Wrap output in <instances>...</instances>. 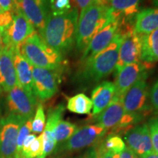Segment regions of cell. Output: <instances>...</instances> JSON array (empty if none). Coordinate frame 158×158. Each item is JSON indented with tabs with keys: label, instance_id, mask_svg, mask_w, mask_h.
Segmentation results:
<instances>
[{
	"label": "cell",
	"instance_id": "6da1fadb",
	"mask_svg": "<svg viewBox=\"0 0 158 158\" xmlns=\"http://www.w3.org/2000/svg\"><path fill=\"white\" fill-rule=\"evenodd\" d=\"M122 39L123 35L117 30L107 47L81 62L76 75V82L83 86H90L109 76L117 62Z\"/></svg>",
	"mask_w": 158,
	"mask_h": 158
},
{
	"label": "cell",
	"instance_id": "7a4b0ae2",
	"mask_svg": "<svg viewBox=\"0 0 158 158\" xmlns=\"http://www.w3.org/2000/svg\"><path fill=\"white\" fill-rule=\"evenodd\" d=\"M78 10L73 7L62 15L50 14L45 27L39 32L43 40L57 52L64 55L73 48L76 42Z\"/></svg>",
	"mask_w": 158,
	"mask_h": 158
},
{
	"label": "cell",
	"instance_id": "3957f363",
	"mask_svg": "<svg viewBox=\"0 0 158 158\" xmlns=\"http://www.w3.org/2000/svg\"><path fill=\"white\" fill-rule=\"evenodd\" d=\"M113 19L108 5L100 4H94L81 13L75 42L77 52L83 54L96 33Z\"/></svg>",
	"mask_w": 158,
	"mask_h": 158
},
{
	"label": "cell",
	"instance_id": "277c9868",
	"mask_svg": "<svg viewBox=\"0 0 158 158\" xmlns=\"http://www.w3.org/2000/svg\"><path fill=\"white\" fill-rule=\"evenodd\" d=\"M20 51L33 67L61 71L64 65L63 55L49 47L36 32L22 43Z\"/></svg>",
	"mask_w": 158,
	"mask_h": 158
},
{
	"label": "cell",
	"instance_id": "5b68a950",
	"mask_svg": "<svg viewBox=\"0 0 158 158\" xmlns=\"http://www.w3.org/2000/svg\"><path fill=\"white\" fill-rule=\"evenodd\" d=\"M147 77L148 72L142 75L124 94L123 105L125 114L144 117L152 110L149 102Z\"/></svg>",
	"mask_w": 158,
	"mask_h": 158
},
{
	"label": "cell",
	"instance_id": "8992f818",
	"mask_svg": "<svg viewBox=\"0 0 158 158\" xmlns=\"http://www.w3.org/2000/svg\"><path fill=\"white\" fill-rule=\"evenodd\" d=\"M25 122L10 114L0 119V158H15L18 135Z\"/></svg>",
	"mask_w": 158,
	"mask_h": 158
},
{
	"label": "cell",
	"instance_id": "52a82bcc",
	"mask_svg": "<svg viewBox=\"0 0 158 158\" xmlns=\"http://www.w3.org/2000/svg\"><path fill=\"white\" fill-rule=\"evenodd\" d=\"M106 133L107 130L98 124L78 128L68 141L61 143L56 152H74L90 147L101 141Z\"/></svg>",
	"mask_w": 158,
	"mask_h": 158
},
{
	"label": "cell",
	"instance_id": "ba28073f",
	"mask_svg": "<svg viewBox=\"0 0 158 158\" xmlns=\"http://www.w3.org/2000/svg\"><path fill=\"white\" fill-rule=\"evenodd\" d=\"M60 72L32 66V89L35 96L41 101L54 97L58 92Z\"/></svg>",
	"mask_w": 158,
	"mask_h": 158
},
{
	"label": "cell",
	"instance_id": "9c48e42d",
	"mask_svg": "<svg viewBox=\"0 0 158 158\" xmlns=\"http://www.w3.org/2000/svg\"><path fill=\"white\" fill-rule=\"evenodd\" d=\"M7 106L9 114L18 116L27 121L33 118L37 108L36 97L33 92L15 86L7 92Z\"/></svg>",
	"mask_w": 158,
	"mask_h": 158
},
{
	"label": "cell",
	"instance_id": "30bf717a",
	"mask_svg": "<svg viewBox=\"0 0 158 158\" xmlns=\"http://www.w3.org/2000/svg\"><path fill=\"white\" fill-rule=\"evenodd\" d=\"M35 29L18 7L13 12V20L10 27L1 35L3 45L20 48L22 43L33 33Z\"/></svg>",
	"mask_w": 158,
	"mask_h": 158
},
{
	"label": "cell",
	"instance_id": "8fae6325",
	"mask_svg": "<svg viewBox=\"0 0 158 158\" xmlns=\"http://www.w3.org/2000/svg\"><path fill=\"white\" fill-rule=\"evenodd\" d=\"M122 34L123 35V39L120 45L118 60L114 68L115 75L124 67L141 61V37L134 31L133 27L128 29Z\"/></svg>",
	"mask_w": 158,
	"mask_h": 158
},
{
	"label": "cell",
	"instance_id": "7c38bea8",
	"mask_svg": "<svg viewBox=\"0 0 158 158\" xmlns=\"http://www.w3.org/2000/svg\"><path fill=\"white\" fill-rule=\"evenodd\" d=\"M127 147L139 157L154 152L148 124H143L130 128L124 135Z\"/></svg>",
	"mask_w": 158,
	"mask_h": 158
},
{
	"label": "cell",
	"instance_id": "4fadbf2b",
	"mask_svg": "<svg viewBox=\"0 0 158 158\" xmlns=\"http://www.w3.org/2000/svg\"><path fill=\"white\" fill-rule=\"evenodd\" d=\"M19 6L38 32L43 30L51 14L49 0H21Z\"/></svg>",
	"mask_w": 158,
	"mask_h": 158
},
{
	"label": "cell",
	"instance_id": "5bb4252c",
	"mask_svg": "<svg viewBox=\"0 0 158 158\" xmlns=\"http://www.w3.org/2000/svg\"><path fill=\"white\" fill-rule=\"evenodd\" d=\"M150 68H152L151 64L142 61L124 67L116 75V79L114 83L116 87L115 95L124 98L129 89L142 75L147 73Z\"/></svg>",
	"mask_w": 158,
	"mask_h": 158
},
{
	"label": "cell",
	"instance_id": "9a60e30c",
	"mask_svg": "<svg viewBox=\"0 0 158 158\" xmlns=\"http://www.w3.org/2000/svg\"><path fill=\"white\" fill-rule=\"evenodd\" d=\"M118 21L113 19L108 22L92 37L86 49L83 52L81 61L92 57L107 47L117 32Z\"/></svg>",
	"mask_w": 158,
	"mask_h": 158
},
{
	"label": "cell",
	"instance_id": "2e32d148",
	"mask_svg": "<svg viewBox=\"0 0 158 158\" xmlns=\"http://www.w3.org/2000/svg\"><path fill=\"white\" fill-rule=\"evenodd\" d=\"M10 45H3L0 51V88L9 92L18 86L13 61V49Z\"/></svg>",
	"mask_w": 158,
	"mask_h": 158
},
{
	"label": "cell",
	"instance_id": "e0dca14e",
	"mask_svg": "<svg viewBox=\"0 0 158 158\" xmlns=\"http://www.w3.org/2000/svg\"><path fill=\"white\" fill-rule=\"evenodd\" d=\"M65 109L63 104H59L56 107L49 109L48 118L42 135L43 138V152L40 158H45L54 151L56 147L54 130L56 125L62 120Z\"/></svg>",
	"mask_w": 158,
	"mask_h": 158
},
{
	"label": "cell",
	"instance_id": "ac0fdd59",
	"mask_svg": "<svg viewBox=\"0 0 158 158\" xmlns=\"http://www.w3.org/2000/svg\"><path fill=\"white\" fill-rule=\"evenodd\" d=\"M124 98L114 94L109 105L100 114L96 116L97 124L106 130H114L117 127L124 115Z\"/></svg>",
	"mask_w": 158,
	"mask_h": 158
},
{
	"label": "cell",
	"instance_id": "d6986e66",
	"mask_svg": "<svg viewBox=\"0 0 158 158\" xmlns=\"http://www.w3.org/2000/svg\"><path fill=\"white\" fill-rule=\"evenodd\" d=\"M143 0H110L108 3L110 13L119 23H134Z\"/></svg>",
	"mask_w": 158,
	"mask_h": 158
},
{
	"label": "cell",
	"instance_id": "ffe728a7",
	"mask_svg": "<svg viewBox=\"0 0 158 158\" xmlns=\"http://www.w3.org/2000/svg\"><path fill=\"white\" fill-rule=\"evenodd\" d=\"M13 61L18 86L27 92H33L32 66L21 54L20 48L13 49Z\"/></svg>",
	"mask_w": 158,
	"mask_h": 158
},
{
	"label": "cell",
	"instance_id": "44dd1931",
	"mask_svg": "<svg viewBox=\"0 0 158 158\" xmlns=\"http://www.w3.org/2000/svg\"><path fill=\"white\" fill-rule=\"evenodd\" d=\"M133 29L139 36L149 35L158 29V8L147 7L139 10L134 20Z\"/></svg>",
	"mask_w": 158,
	"mask_h": 158
},
{
	"label": "cell",
	"instance_id": "7402d4cb",
	"mask_svg": "<svg viewBox=\"0 0 158 158\" xmlns=\"http://www.w3.org/2000/svg\"><path fill=\"white\" fill-rule=\"evenodd\" d=\"M116 93L115 84L110 81H102L92 92V101L93 104L92 115L100 114L109 105Z\"/></svg>",
	"mask_w": 158,
	"mask_h": 158
},
{
	"label": "cell",
	"instance_id": "603a6c76",
	"mask_svg": "<svg viewBox=\"0 0 158 158\" xmlns=\"http://www.w3.org/2000/svg\"><path fill=\"white\" fill-rule=\"evenodd\" d=\"M141 60L152 64L158 62V29L147 35H142Z\"/></svg>",
	"mask_w": 158,
	"mask_h": 158
},
{
	"label": "cell",
	"instance_id": "cb8c5ba5",
	"mask_svg": "<svg viewBox=\"0 0 158 158\" xmlns=\"http://www.w3.org/2000/svg\"><path fill=\"white\" fill-rule=\"evenodd\" d=\"M93 108V104L91 99L84 94H78L68 99L67 108L78 114H89Z\"/></svg>",
	"mask_w": 158,
	"mask_h": 158
},
{
	"label": "cell",
	"instance_id": "d4e9b609",
	"mask_svg": "<svg viewBox=\"0 0 158 158\" xmlns=\"http://www.w3.org/2000/svg\"><path fill=\"white\" fill-rule=\"evenodd\" d=\"M77 130L76 124L61 120L54 130L56 143H62L70 138Z\"/></svg>",
	"mask_w": 158,
	"mask_h": 158
},
{
	"label": "cell",
	"instance_id": "484cf974",
	"mask_svg": "<svg viewBox=\"0 0 158 158\" xmlns=\"http://www.w3.org/2000/svg\"><path fill=\"white\" fill-rule=\"evenodd\" d=\"M102 144L105 149H107L108 151L111 152L114 154H117V155H119L127 147L122 138L116 135L108 136Z\"/></svg>",
	"mask_w": 158,
	"mask_h": 158
},
{
	"label": "cell",
	"instance_id": "4316f807",
	"mask_svg": "<svg viewBox=\"0 0 158 158\" xmlns=\"http://www.w3.org/2000/svg\"><path fill=\"white\" fill-rule=\"evenodd\" d=\"M45 126V115L42 103L37 105L34 118L31 123V131L33 134L42 133Z\"/></svg>",
	"mask_w": 158,
	"mask_h": 158
},
{
	"label": "cell",
	"instance_id": "83f0119b",
	"mask_svg": "<svg viewBox=\"0 0 158 158\" xmlns=\"http://www.w3.org/2000/svg\"><path fill=\"white\" fill-rule=\"evenodd\" d=\"M73 0H49L51 14L62 15L68 13L73 8Z\"/></svg>",
	"mask_w": 158,
	"mask_h": 158
},
{
	"label": "cell",
	"instance_id": "f1b7e54d",
	"mask_svg": "<svg viewBox=\"0 0 158 158\" xmlns=\"http://www.w3.org/2000/svg\"><path fill=\"white\" fill-rule=\"evenodd\" d=\"M43 152V138L40 134L36 137L27 151L23 152L25 158H40Z\"/></svg>",
	"mask_w": 158,
	"mask_h": 158
},
{
	"label": "cell",
	"instance_id": "f546056e",
	"mask_svg": "<svg viewBox=\"0 0 158 158\" xmlns=\"http://www.w3.org/2000/svg\"><path fill=\"white\" fill-rule=\"evenodd\" d=\"M148 125H149L154 152L158 155V117L152 118Z\"/></svg>",
	"mask_w": 158,
	"mask_h": 158
},
{
	"label": "cell",
	"instance_id": "4dcf8cb0",
	"mask_svg": "<svg viewBox=\"0 0 158 158\" xmlns=\"http://www.w3.org/2000/svg\"><path fill=\"white\" fill-rule=\"evenodd\" d=\"M13 20V12L3 11L0 14V35H2L10 27Z\"/></svg>",
	"mask_w": 158,
	"mask_h": 158
},
{
	"label": "cell",
	"instance_id": "1f68e13d",
	"mask_svg": "<svg viewBox=\"0 0 158 158\" xmlns=\"http://www.w3.org/2000/svg\"><path fill=\"white\" fill-rule=\"evenodd\" d=\"M149 102L152 110L158 114V79L153 84L149 92Z\"/></svg>",
	"mask_w": 158,
	"mask_h": 158
},
{
	"label": "cell",
	"instance_id": "d6a6232c",
	"mask_svg": "<svg viewBox=\"0 0 158 158\" xmlns=\"http://www.w3.org/2000/svg\"><path fill=\"white\" fill-rule=\"evenodd\" d=\"M73 2L76 3V7L79 10L80 13L84 11L87 7H90L94 4H100L102 5L100 0H73Z\"/></svg>",
	"mask_w": 158,
	"mask_h": 158
},
{
	"label": "cell",
	"instance_id": "836d02e7",
	"mask_svg": "<svg viewBox=\"0 0 158 158\" xmlns=\"http://www.w3.org/2000/svg\"><path fill=\"white\" fill-rule=\"evenodd\" d=\"M0 7L3 11L14 12L18 7L17 0H0Z\"/></svg>",
	"mask_w": 158,
	"mask_h": 158
},
{
	"label": "cell",
	"instance_id": "e575fe53",
	"mask_svg": "<svg viewBox=\"0 0 158 158\" xmlns=\"http://www.w3.org/2000/svg\"><path fill=\"white\" fill-rule=\"evenodd\" d=\"M97 152H98V158H118V155L108 151L107 149H105L102 144L97 150Z\"/></svg>",
	"mask_w": 158,
	"mask_h": 158
},
{
	"label": "cell",
	"instance_id": "d590c367",
	"mask_svg": "<svg viewBox=\"0 0 158 158\" xmlns=\"http://www.w3.org/2000/svg\"><path fill=\"white\" fill-rule=\"evenodd\" d=\"M118 158H140V157L133 152L130 148L126 147L125 149L118 155Z\"/></svg>",
	"mask_w": 158,
	"mask_h": 158
},
{
	"label": "cell",
	"instance_id": "8d00e7d4",
	"mask_svg": "<svg viewBox=\"0 0 158 158\" xmlns=\"http://www.w3.org/2000/svg\"><path fill=\"white\" fill-rule=\"evenodd\" d=\"M36 135L35 134H29L27 138H25L24 141L23 143V147H22V153L24 152L25 151H27V149L29 147V146L31 145V143L35 141V139L36 138Z\"/></svg>",
	"mask_w": 158,
	"mask_h": 158
},
{
	"label": "cell",
	"instance_id": "74e56055",
	"mask_svg": "<svg viewBox=\"0 0 158 158\" xmlns=\"http://www.w3.org/2000/svg\"><path fill=\"white\" fill-rule=\"evenodd\" d=\"M83 158H98V152L96 149H91L89 152L84 156Z\"/></svg>",
	"mask_w": 158,
	"mask_h": 158
},
{
	"label": "cell",
	"instance_id": "f35d334b",
	"mask_svg": "<svg viewBox=\"0 0 158 158\" xmlns=\"http://www.w3.org/2000/svg\"><path fill=\"white\" fill-rule=\"evenodd\" d=\"M140 158H158V155L154 152L153 153L149 154V155H143V156H142V157H140Z\"/></svg>",
	"mask_w": 158,
	"mask_h": 158
},
{
	"label": "cell",
	"instance_id": "ab89813d",
	"mask_svg": "<svg viewBox=\"0 0 158 158\" xmlns=\"http://www.w3.org/2000/svg\"><path fill=\"white\" fill-rule=\"evenodd\" d=\"M110 1V0H100L102 5H108V3H109Z\"/></svg>",
	"mask_w": 158,
	"mask_h": 158
},
{
	"label": "cell",
	"instance_id": "60d3db41",
	"mask_svg": "<svg viewBox=\"0 0 158 158\" xmlns=\"http://www.w3.org/2000/svg\"><path fill=\"white\" fill-rule=\"evenodd\" d=\"M152 2L153 5L155 6V7L158 8V0H152Z\"/></svg>",
	"mask_w": 158,
	"mask_h": 158
},
{
	"label": "cell",
	"instance_id": "b9f144b4",
	"mask_svg": "<svg viewBox=\"0 0 158 158\" xmlns=\"http://www.w3.org/2000/svg\"><path fill=\"white\" fill-rule=\"evenodd\" d=\"M2 47H3V44H2V39L1 35H0V51L2 50Z\"/></svg>",
	"mask_w": 158,
	"mask_h": 158
},
{
	"label": "cell",
	"instance_id": "7bdbcfd3",
	"mask_svg": "<svg viewBox=\"0 0 158 158\" xmlns=\"http://www.w3.org/2000/svg\"><path fill=\"white\" fill-rule=\"evenodd\" d=\"M2 12H3V10H2V7H0V14H1V13H2Z\"/></svg>",
	"mask_w": 158,
	"mask_h": 158
},
{
	"label": "cell",
	"instance_id": "ee69618b",
	"mask_svg": "<svg viewBox=\"0 0 158 158\" xmlns=\"http://www.w3.org/2000/svg\"><path fill=\"white\" fill-rule=\"evenodd\" d=\"M21 0H17L18 2H21Z\"/></svg>",
	"mask_w": 158,
	"mask_h": 158
},
{
	"label": "cell",
	"instance_id": "f6af8a7d",
	"mask_svg": "<svg viewBox=\"0 0 158 158\" xmlns=\"http://www.w3.org/2000/svg\"><path fill=\"white\" fill-rule=\"evenodd\" d=\"M0 92H1V88H0Z\"/></svg>",
	"mask_w": 158,
	"mask_h": 158
}]
</instances>
